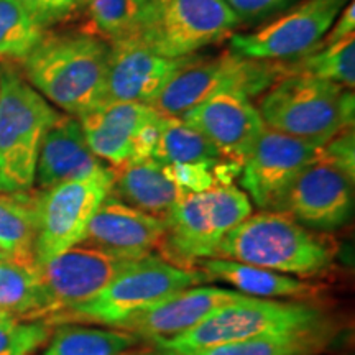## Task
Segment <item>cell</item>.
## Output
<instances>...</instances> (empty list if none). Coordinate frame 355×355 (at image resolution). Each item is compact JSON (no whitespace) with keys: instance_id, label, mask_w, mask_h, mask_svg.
I'll use <instances>...</instances> for the list:
<instances>
[{"instance_id":"cell-1","label":"cell","mask_w":355,"mask_h":355,"mask_svg":"<svg viewBox=\"0 0 355 355\" xmlns=\"http://www.w3.org/2000/svg\"><path fill=\"white\" fill-rule=\"evenodd\" d=\"M110 43L89 28L46 32L21 61L30 86L64 114L81 117L107 101Z\"/></svg>"},{"instance_id":"cell-2","label":"cell","mask_w":355,"mask_h":355,"mask_svg":"<svg viewBox=\"0 0 355 355\" xmlns=\"http://www.w3.org/2000/svg\"><path fill=\"white\" fill-rule=\"evenodd\" d=\"M336 248L291 216L278 211L250 214L224 235L212 259L261 266L301 278L316 277L334 263Z\"/></svg>"},{"instance_id":"cell-3","label":"cell","mask_w":355,"mask_h":355,"mask_svg":"<svg viewBox=\"0 0 355 355\" xmlns=\"http://www.w3.org/2000/svg\"><path fill=\"white\" fill-rule=\"evenodd\" d=\"M60 117L12 63L0 64V193H25L35 184L40 148Z\"/></svg>"},{"instance_id":"cell-4","label":"cell","mask_w":355,"mask_h":355,"mask_svg":"<svg viewBox=\"0 0 355 355\" xmlns=\"http://www.w3.org/2000/svg\"><path fill=\"white\" fill-rule=\"evenodd\" d=\"M354 91L303 74H283L259 97L265 127L322 146L354 127Z\"/></svg>"},{"instance_id":"cell-5","label":"cell","mask_w":355,"mask_h":355,"mask_svg":"<svg viewBox=\"0 0 355 355\" xmlns=\"http://www.w3.org/2000/svg\"><path fill=\"white\" fill-rule=\"evenodd\" d=\"M207 282L209 278L201 268H184L150 254L127 265L94 298L53 319L50 326L99 324L115 327L178 291Z\"/></svg>"},{"instance_id":"cell-6","label":"cell","mask_w":355,"mask_h":355,"mask_svg":"<svg viewBox=\"0 0 355 355\" xmlns=\"http://www.w3.org/2000/svg\"><path fill=\"white\" fill-rule=\"evenodd\" d=\"M252 214L245 191L220 184L202 193H184L166 219L159 254L173 265L193 268L212 259L224 235Z\"/></svg>"},{"instance_id":"cell-7","label":"cell","mask_w":355,"mask_h":355,"mask_svg":"<svg viewBox=\"0 0 355 355\" xmlns=\"http://www.w3.org/2000/svg\"><path fill=\"white\" fill-rule=\"evenodd\" d=\"M326 321L322 311L313 304L243 296L212 311L184 334L155 345L168 354L184 355L257 336L318 326Z\"/></svg>"},{"instance_id":"cell-8","label":"cell","mask_w":355,"mask_h":355,"mask_svg":"<svg viewBox=\"0 0 355 355\" xmlns=\"http://www.w3.org/2000/svg\"><path fill=\"white\" fill-rule=\"evenodd\" d=\"M283 76L279 61L250 60L234 51L196 56L170 79L152 107L181 119L217 92L235 91L254 99Z\"/></svg>"},{"instance_id":"cell-9","label":"cell","mask_w":355,"mask_h":355,"mask_svg":"<svg viewBox=\"0 0 355 355\" xmlns=\"http://www.w3.org/2000/svg\"><path fill=\"white\" fill-rule=\"evenodd\" d=\"M112 170L79 178L38 191L35 263L53 259L79 245L97 207L109 196Z\"/></svg>"},{"instance_id":"cell-10","label":"cell","mask_w":355,"mask_h":355,"mask_svg":"<svg viewBox=\"0 0 355 355\" xmlns=\"http://www.w3.org/2000/svg\"><path fill=\"white\" fill-rule=\"evenodd\" d=\"M241 26L224 0H158L155 19L139 40L162 56L184 58L230 38Z\"/></svg>"},{"instance_id":"cell-11","label":"cell","mask_w":355,"mask_h":355,"mask_svg":"<svg viewBox=\"0 0 355 355\" xmlns=\"http://www.w3.org/2000/svg\"><path fill=\"white\" fill-rule=\"evenodd\" d=\"M350 0H301L254 32L234 33L230 51L261 61H290L316 50Z\"/></svg>"},{"instance_id":"cell-12","label":"cell","mask_w":355,"mask_h":355,"mask_svg":"<svg viewBox=\"0 0 355 355\" xmlns=\"http://www.w3.org/2000/svg\"><path fill=\"white\" fill-rule=\"evenodd\" d=\"M78 121L92 153L117 170L153 158L163 115L152 105L105 101Z\"/></svg>"},{"instance_id":"cell-13","label":"cell","mask_w":355,"mask_h":355,"mask_svg":"<svg viewBox=\"0 0 355 355\" xmlns=\"http://www.w3.org/2000/svg\"><path fill=\"white\" fill-rule=\"evenodd\" d=\"M355 170L319 157L293 180L277 209L301 225L334 230L347 224L354 212Z\"/></svg>"},{"instance_id":"cell-14","label":"cell","mask_w":355,"mask_h":355,"mask_svg":"<svg viewBox=\"0 0 355 355\" xmlns=\"http://www.w3.org/2000/svg\"><path fill=\"white\" fill-rule=\"evenodd\" d=\"M130 263L81 245L43 263H35L44 296L43 321L50 324L61 314L92 300Z\"/></svg>"},{"instance_id":"cell-15","label":"cell","mask_w":355,"mask_h":355,"mask_svg":"<svg viewBox=\"0 0 355 355\" xmlns=\"http://www.w3.org/2000/svg\"><path fill=\"white\" fill-rule=\"evenodd\" d=\"M321 146L265 127L242 165L241 184L263 211L277 209L288 186L319 157Z\"/></svg>"},{"instance_id":"cell-16","label":"cell","mask_w":355,"mask_h":355,"mask_svg":"<svg viewBox=\"0 0 355 355\" xmlns=\"http://www.w3.org/2000/svg\"><path fill=\"white\" fill-rule=\"evenodd\" d=\"M181 119L204 133L222 158L241 166L265 130L254 101L235 91L217 92Z\"/></svg>"},{"instance_id":"cell-17","label":"cell","mask_w":355,"mask_h":355,"mask_svg":"<svg viewBox=\"0 0 355 355\" xmlns=\"http://www.w3.org/2000/svg\"><path fill=\"white\" fill-rule=\"evenodd\" d=\"M193 56H162L139 38L110 43L107 101L153 105L170 79L188 64Z\"/></svg>"},{"instance_id":"cell-18","label":"cell","mask_w":355,"mask_h":355,"mask_svg":"<svg viewBox=\"0 0 355 355\" xmlns=\"http://www.w3.org/2000/svg\"><path fill=\"white\" fill-rule=\"evenodd\" d=\"M165 232V219L127 206L109 194L89 220L79 245L135 261L158 248Z\"/></svg>"},{"instance_id":"cell-19","label":"cell","mask_w":355,"mask_h":355,"mask_svg":"<svg viewBox=\"0 0 355 355\" xmlns=\"http://www.w3.org/2000/svg\"><path fill=\"white\" fill-rule=\"evenodd\" d=\"M243 296L222 288L191 286L133 314L115 327L130 332L145 343L158 344L184 334L204 321L212 311Z\"/></svg>"},{"instance_id":"cell-20","label":"cell","mask_w":355,"mask_h":355,"mask_svg":"<svg viewBox=\"0 0 355 355\" xmlns=\"http://www.w3.org/2000/svg\"><path fill=\"white\" fill-rule=\"evenodd\" d=\"M107 165L89 148L83 127L73 115H61L48 128L37 162L35 184L40 191L79 180L104 170Z\"/></svg>"},{"instance_id":"cell-21","label":"cell","mask_w":355,"mask_h":355,"mask_svg":"<svg viewBox=\"0 0 355 355\" xmlns=\"http://www.w3.org/2000/svg\"><path fill=\"white\" fill-rule=\"evenodd\" d=\"M109 194L127 206L166 220L184 191L165 175L162 163L148 158L112 170Z\"/></svg>"},{"instance_id":"cell-22","label":"cell","mask_w":355,"mask_h":355,"mask_svg":"<svg viewBox=\"0 0 355 355\" xmlns=\"http://www.w3.org/2000/svg\"><path fill=\"white\" fill-rule=\"evenodd\" d=\"M202 272L211 279H219L239 290L241 295L263 300H308L321 290L318 285L291 278L261 266L225 259L201 260Z\"/></svg>"},{"instance_id":"cell-23","label":"cell","mask_w":355,"mask_h":355,"mask_svg":"<svg viewBox=\"0 0 355 355\" xmlns=\"http://www.w3.org/2000/svg\"><path fill=\"white\" fill-rule=\"evenodd\" d=\"M332 336L334 326L326 321L318 326L257 336L184 355H316L327 347Z\"/></svg>"},{"instance_id":"cell-24","label":"cell","mask_w":355,"mask_h":355,"mask_svg":"<svg viewBox=\"0 0 355 355\" xmlns=\"http://www.w3.org/2000/svg\"><path fill=\"white\" fill-rule=\"evenodd\" d=\"M158 0H84L91 30L109 43L139 38L157 13Z\"/></svg>"},{"instance_id":"cell-25","label":"cell","mask_w":355,"mask_h":355,"mask_svg":"<svg viewBox=\"0 0 355 355\" xmlns=\"http://www.w3.org/2000/svg\"><path fill=\"white\" fill-rule=\"evenodd\" d=\"M32 191V189H30ZM0 193V250L7 260L35 265L38 193Z\"/></svg>"},{"instance_id":"cell-26","label":"cell","mask_w":355,"mask_h":355,"mask_svg":"<svg viewBox=\"0 0 355 355\" xmlns=\"http://www.w3.org/2000/svg\"><path fill=\"white\" fill-rule=\"evenodd\" d=\"M42 355H122L140 339L117 327H91L89 324H58Z\"/></svg>"},{"instance_id":"cell-27","label":"cell","mask_w":355,"mask_h":355,"mask_svg":"<svg viewBox=\"0 0 355 355\" xmlns=\"http://www.w3.org/2000/svg\"><path fill=\"white\" fill-rule=\"evenodd\" d=\"M283 74H303L354 91L355 86V35L316 48L290 61H279Z\"/></svg>"},{"instance_id":"cell-28","label":"cell","mask_w":355,"mask_h":355,"mask_svg":"<svg viewBox=\"0 0 355 355\" xmlns=\"http://www.w3.org/2000/svg\"><path fill=\"white\" fill-rule=\"evenodd\" d=\"M0 309L21 321L43 319L44 296L37 265L0 260Z\"/></svg>"},{"instance_id":"cell-29","label":"cell","mask_w":355,"mask_h":355,"mask_svg":"<svg viewBox=\"0 0 355 355\" xmlns=\"http://www.w3.org/2000/svg\"><path fill=\"white\" fill-rule=\"evenodd\" d=\"M153 158L163 165L220 159V153L204 133L183 119L163 115Z\"/></svg>"},{"instance_id":"cell-30","label":"cell","mask_w":355,"mask_h":355,"mask_svg":"<svg viewBox=\"0 0 355 355\" xmlns=\"http://www.w3.org/2000/svg\"><path fill=\"white\" fill-rule=\"evenodd\" d=\"M44 30L21 7L19 0H0V61L25 60L42 42Z\"/></svg>"},{"instance_id":"cell-31","label":"cell","mask_w":355,"mask_h":355,"mask_svg":"<svg viewBox=\"0 0 355 355\" xmlns=\"http://www.w3.org/2000/svg\"><path fill=\"white\" fill-rule=\"evenodd\" d=\"M53 327L43 319H0V355H33L50 339Z\"/></svg>"},{"instance_id":"cell-32","label":"cell","mask_w":355,"mask_h":355,"mask_svg":"<svg viewBox=\"0 0 355 355\" xmlns=\"http://www.w3.org/2000/svg\"><path fill=\"white\" fill-rule=\"evenodd\" d=\"M44 32L84 15V0H19Z\"/></svg>"},{"instance_id":"cell-33","label":"cell","mask_w":355,"mask_h":355,"mask_svg":"<svg viewBox=\"0 0 355 355\" xmlns=\"http://www.w3.org/2000/svg\"><path fill=\"white\" fill-rule=\"evenodd\" d=\"M242 24H254L286 10L298 0H224Z\"/></svg>"},{"instance_id":"cell-34","label":"cell","mask_w":355,"mask_h":355,"mask_svg":"<svg viewBox=\"0 0 355 355\" xmlns=\"http://www.w3.org/2000/svg\"><path fill=\"white\" fill-rule=\"evenodd\" d=\"M355 2L350 0L343 8V12L339 13L334 24L329 28V32L326 33V37L322 38V42L319 43L318 48L321 46H327V44H332L339 40H344L350 37V35H355Z\"/></svg>"},{"instance_id":"cell-35","label":"cell","mask_w":355,"mask_h":355,"mask_svg":"<svg viewBox=\"0 0 355 355\" xmlns=\"http://www.w3.org/2000/svg\"><path fill=\"white\" fill-rule=\"evenodd\" d=\"M122 355H170L165 350H162L159 347H157L155 344H148V345H144V347H139V345H135V347L127 350L125 354Z\"/></svg>"},{"instance_id":"cell-36","label":"cell","mask_w":355,"mask_h":355,"mask_svg":"<svg viewBox=\"0 0 355 355\" xmlns=\"http://www.w3.org/2000/svg\"><path fill=\"white\" fill-rule=\"evenodd\" d=\"M12 314H8V313H6V311H2L0 309V319H6V318H10Z\"/></svg>"},{"instance_id":"cell-37","label":"cell","mask_w":355,"mask_h":355,"mask_svg":"<svg viewBox=\"0 0 355 355\" xmlns=\"http://www.w3.org/2000/svg\"><path fill=\"white\" fill-rule=\"evenodd\" d=\"M0 260H7V257H6V254H3L2 250H0Z\"/></svg>"}]
</instances>
